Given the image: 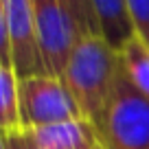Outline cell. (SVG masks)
Wrapping results in <instances>:
<instances>
[{"instance_id":"cell-1","label":"cell","mask_w":149,"mask_h":149,"mask_svg":"<svg viewBox=\"0 0 149 149\" xmlns=\"http://www.w3.org/2000/svg\"><path fill=\"white\" fill-rule=\"evenodd\" d=\"M33 13L46 70L61 79L74 51L99 37L92 0H33Z\"/></svg>"},{"instance_id":"cell-2","label":"cell","mask_w":149,"mask_h":149,"mask_svg":"<svg viewBox=\"0 0 149 149\" xmlns=\"http://www.w3.org/2000/svg\"><path fill=\"white\" fill-rule=\"evenodd\" d=\"M121 70V55H116L101 37H90L74 51L61 77L81 107L84 118H88L97 132L101 130L107 105L114 97Z\"/></svg>"},{"instance_id":"cell-3","label":"cell","mask_w":149,"mask_h":149,"mask_svg":"<svg viewBox=\"0 0 149 149\" xmlns=\"http://www.w3.org/2000/svg\"><path fill=\"white\" fill-rule=\"evenodd\" d=\"M0 66L13 68L18 79L48 74L37 37L33 0L0 2Z\"/></svg>"},{"instance_id":"cell-4","label":"cell","mask_w":149,"mask_h":149,"mask_svg":"<svg viewBox=\"0 0 149 149\" xmlns=\"http://www.w3.org/2000/svg\"><path fill=\"white\" fill-rule=\"evenodd\" d=\"M99 136L107 149H149V97L132 86L125 70H121Z\"/></svg>"},{"instance_id":"cell-5","label":"cell","mask_w":149,"mask_h":149,"mask_svg":"<svg viewBox=\"0 0 149 149\" xmlns=\"http://www.w3.org/2000/svg\"><path fill=\"white\" fill-rule=\"evenodd\" d=\"M18 99L22 132H33L55 123L72 121V118H84L81 107L77 105L64 79L53 74L20 79Z\"/></svg>"},{"instance_id":"cell-6","label":"cell","mask_w":149,"mask_h":149,"mask_svg":"<svg viewBox=\"0 0 149 149\" xmlns=\"http://www.w3.org/2000/svg\"><path fill=\"white\" fill-rule=\"evenodd\" d=\"M92 9L97 15L99 37L116 55H121L138 37L127 0H92Z\"/></svg>"},{"instance_id":"cell-7","label":"cell","mask_w":149,"mask_h":149,"mask_svg":"<svg viewBox=\"0 0 149 149\" xmlns=\"http://www.w3.org/2000/svg\"><path fill=\"white\" fill-rule=\"evenodd\" d=\"M29 136L40 149H94L101 145V136L88 118H72L40 127L29 132Z\"/></svg>"},{"instance_id":"cell-8","label":"cell","mask_w":149,"mask_h":149,"mask_svg":"<svg viewBox=\"0 0 149 149\" xmlns=\"http://www.w3.org/2000/svg\"><path fill=\"white\" fill-rule=\"evenodd\" d=\"M18 81L20 79L15 77L13 68L0 66V125H2V134L22 132Z\"/></svg>"},{"instance_id":"cell-9","label":"cell","mask_w":149,"mask_h":149,"mask_svg":"<svg viewBox=\"0 0 149 149\" xmlns=\"http://www.w3.org/2000/svg\"><path fill=\"white\" fill-rule=\"evenodd\" d=\"M121 64L132 86L149 97V46L136 37L121 53Z\"/></svg>"},{"instance_id":"cell-10","label":"cell","mask_w":149,"mask_h":149,"mask_svg":"<svg viewBox=\"0 0 149 149\" xmlns=\"http://www.w3.org/2000/svg\"><path fill=\"white\" fill-rule=\"evenodd\" d=\"M127 7H130L138 40L149 46V0H127Z\"/></svg>"},{"instance_id":"cell-11","label":"cell","mask_w":149,"mask_h":149,"mask_svg":"<svg viewBox=\"0 0 149 149\" xmlns=\"http://www.w3.org/2000/svg\"><path fill=\"white\" fill-rule=\"evenodd\" d=\"M2 149H40L29 132H11V134H2Z\"/></svg>"},{"instance_id":"cell-12","label":"cell","mask_w":149,"mask_h":149,"mask_svg":"<svg viewBox=\"0 0 149 149\" xmlns=\"http://www.w3.org/2000/svg\"><path fill=\"white\" fill-rule=\"evenodd\" d=\"M94 149H107V147H105V145L101 143V145H99V147H94Z\"/></svg>"}]
</instances>
